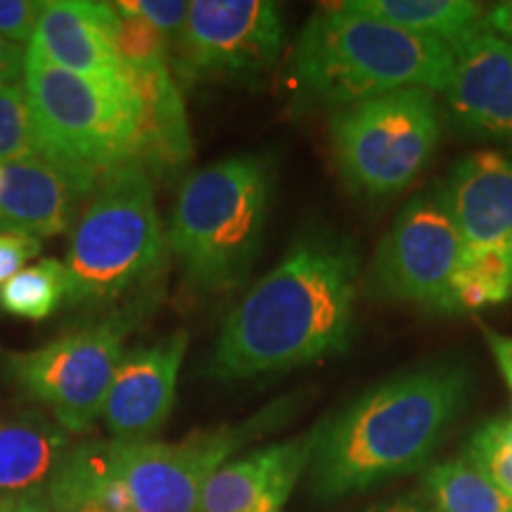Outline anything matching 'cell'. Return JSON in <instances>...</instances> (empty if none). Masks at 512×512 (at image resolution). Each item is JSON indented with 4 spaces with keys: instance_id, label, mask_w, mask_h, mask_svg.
I'll list each match as a JSON object with an SVG mask.
<instances>
[{
    "instance_id": "obj_23",
    "label": "cell",
    "mask_w": 512,
    "mask_h": 512,
    "mask_svg": "<svg viewBox=\"0 0 512 512\" xmlns=\"http://www.w3.org/2000/svg\"><path fill=\"white\" fill-rule=\"evenodd\" d=\"M69 290L64 261L41 259L0 287V309L22 320H46L53 316Z\"/></svg>"
},
{
    "instance_id": "obj_32",
    "label": "cell",
    "mask_w": 512,
    "mask_h": 512,
    "mask_svg": "<svg viewBox=\"0 0 512 512\" xmlns=\"http://www.w3.org/2000/svg\"><path fill=\"white\" fill-rule=\"evenodd\" d=\"M0 512H53V505L48 501L46 486H41L22 494L0 496Z\"/></svg>"
},
{
    "instance_id": "obj_22",
    "label": "cell",
    "mask_w": 512,
    "mask_h": 512,
    "mask_svg": "<svg viewBox=\"0 0 512 512\" xmlns=\"http://www.w3.org/2000/svg\"><path fill=\"white\" fill-rule=\"evenodd\" d=\"M422 486L425 498L437 512H512V498L505 496L465 453L432 465Z\"/></svg>"
},
{
    "instance_id": "obj_4",
    "label": "cell",
    "mask_w": 512,
    "mask_h": 512,
    "mask_svg": "<svg viewBox=\"0 0 512 512\" xmlns=\"http://www.w3.org/2000/svg\"><path fill=\"white\" fill-rule=\"evenodd\" d=\"M453 64V48L439 38L396 29L337 3L306 22L294 43L292 76L304 100L335 112L403 88L444 93Z\"/></svg>"
},
{
    "instance_id": "obj_8",
    "label": "cell",
    "mask_w": 512,
    "mask_h": 512,
    "mask_svg": "<svg viewBox=\"0 0 512 512\" xmlns=\"http://www.w3.org/2000/svg\"><path fill=\"white\" fill-rule=\"evenodd\" d=\"M304 394L280 396L233 425L195 430L174 444L121 441V475L136 512H200L204 486L233 453L297 415Z\"/></svg>"
},
{
    "instance_id": "obj_34",
    "label": "cell",
    "mask_w": 512,
    "mask_h": 512,
    "mask_svg": "<svg viewBox=\"0 0 512 512\" xmlns=\"http://www.w3.org/2000/svg\"><path fill=\"white\" fill-rule=\"evenodd\" d=\"M484 339L486 344H489L491 356H494V361L498 363V370H501V375L505 377V382H508L512 392V337L501 335V332L491 328H484Z\"/></svg>"
},
{
    "instance_id": "obj_13",
    "label": "cell",
    "mask_w": 512,
    "mask_h": 512,
    "mask_svg": "<svg viewBox=\"0 0 512 512\" xmlns=\"http://www.w3.org/2000/svg\"><path fill=\"white\" fill-rule=\"evenodd\" d=\"M98 185L43 155L0 162V233H67Z\"/></svg>"
},
{
    "instance_id": "obj_17",
    "label": "cell",
    "mask_w": 512,
    "mask_h": 512,
    "mask_svg": "<svg viewBox=\"0 0 512 512\" xmlns=\"http://www.w3.org/2000/svg\"><path fill=\"white\" fill-rule=\"evenodd\" d=\"M34 48L55 67L105 86H131L124 64L107 31L105 3L91 0H48L38 17Z\"/></svg>"
},
{
    "instance_id": "obj_12",
    "label": "cell",
    "mask_w": 512,
    "mask_h": 512,
    "mask_svg": "<svg viewBox=\"0 0 512 512\" xmlns=\"http://www.w3.org/2000/svg\"><path fill=\"white\" fill-rule=\"evenodd\" d=\"M456 64L444 91L458 131L512 152V43L475 29L453 46Z\"/></svg>"
},
{
    "instance_id": "obj_29",
    "label": "cell",
    "mask_w": 512,
    "mask_h": 512,
    "mask_svg": "<svg viewBox=\"0 0 512 512\" xmlns=\"http://www.w3.org/2000/svg\"><path fill=\"white\" fill-rule=\"evenodd\" d=\"M41 249L43 242L31 235L0 233V287L22 273L24 266L41 254Z\"/></svg>"
},
{
    "instance_id": "obj_18",
    "label": "cell",
    "mask_w": 512,
    "mask_h": 512,
    "mask_svg": "<svg viewBox=\"0 0 512 512\" xmlns=\"http://www.w3.org/2000/svg\"><path fill=\"white\" fill-rule=\"evenodd\" d=\"M128 79L143 107L136 164L152 181L174 176L192 159L190 121L181 88L171 76V67L131 74Z\"/></svg>"
},
{
    "instance_id": "obj_33",
    "label": "cell",
    "mask_w": 512,
    "mask_h": 512,
    "mask_svg": "<svg viewBox=\"0 0 512 512\" xmlns=\"http://www.w3.org/2000/svg\"><path fill=\"white\" fill-rule=\"evenodd\" d=\"M479 29L501 36L512 43V0H503V3L486 8L482 22H479Z\"/></svg>"
},
{
    "instance_id": "obj_15",
    "label": "cell",
    "mask_w": 512,
    "mask_h": 512,
    "mask_svg": "<svg viewBox=\"0 0 512 512\" xmlns=\"http://www.w3.org/2000/svg\"><path fill=\"white\" fill-rule=\"evenodd\" d=\"M313 441L309 430L228 460L204 486L200 512H280L309 472Z\"/></svg>"
},
{
    "instance_id": "obj_16",
    "label": "cell",
    "mask_w": 512,
    "mask_h": 512,
    "mask_svg": "<svg viewBox=\"0 0 512 512\" xmlns=\"http://www.w3.org/2000/svg\"><path fill=\"white\" fill-rule=\"evenodd\" d=\"M465 247H489L512 235V155L477 150L448 171L437 190Z\"/></svg>"
},
{
    "instance_id": "obj_11",
    "label": "cell",
    "mask_w": 512,
    "mask_h": 512,
    "mask_svg": "<svg viewBox=\"0 0 512 512\" xmlns=\"http://www.w3.org/2000/svg\"><path fill=\"white\" fill-rule=\"evenodd\" d=\"M463 252L465 242L437 192H420L403 204L384 233L363 287L370 297L434 311Z\"/></svg>"
},
{
    "instance_id": "obj_1",
    "label": "cell",
    "mask_w": 512,
    "mask_h": 512,
    "mask_svg": "<svg viewBox=\"0 0 512 512\" xmlns=\"http://www.w3.org/2000/svg\"><path fill=\"white\" fill-rule=\"evenodd\" d=\"M361 290L363 259L354 240L328 228L299 235L228 313L204 375L242 382L344 354Z\"/></svg>"
},
{
    "instance_id": "obj_9",
    "label": "cell",
    "mask_w": 512,
    "mask_h": 512,
    "mask_svg": "<svg viewBox=\"0 0 512 512\" xmlns=\"http://www.w3.org/2000/svg\"><path fill=\"white\" fill-rule=\"evenodd\" d=\"M131 325L128 318H95L43 347L10 354L5 375L64 432L83 434L102 418Z\"/></svg>"
},
{
    "instance_id": "obj_35",
    "label": "cell",
    "mask_w": 512,
    "mask_h": 512,
    "mask_svg": "<svg viewBox=\"0 0 512 512\" xmlns=\"http://www.w3.org/2000/svg\"><path fill=\"white\" fill-rule=\"evenodd\" d=\"M368 512H437L427 501L425 496H415V494H408V496H399V498H392V501L387 503H380L375 505V508H370Z\"/></svg>"
},
{
    "instance_id": "obj_19",
    "label": "cell",
    "mask_w": 512,
    "mask_h": 512,
    "mask_svg": "<svg viewBox=\"0 0 512 512\" xmlns=\"http://www.w3.org/2000/svg\"><path fill=\"white\" fill-rule=\"evenodd\" d=\"M69 446V434L46 415H0V496L46 486Z\"/></svg>"
},
{
    "instance_id": "obj_6",
    "label": "cell",
    "mask_w": 512,
    "mask_h": 512,
    "mask_svg": "<svg viewBox=\"0 0 512 512\" xmlns=\"http://www.w3.org/2000/svg\"><path fill=\"white\" fill-rule=\"evenodd\" d=\"M22 83L46 157L95 183L136 164L143 107L133 86L83 79L34 48H27Z\"/></svg>"
},
{
    "instance_id": "obj_5",
    "label": "cell",
    "mask_w": 512,
    "mask_h": 512,
    "mask_svg": "<svg viewBox=\"0 0 512 512\" xmlns=\"http://www.w3.org/2000/svg\"><path fill=\"white\" fill-rule=\"evenodd\" d=\"M275 190V162L245 152L183 178L166 245L183 278L202 292L235 290L259 259Z\"/></svg>"
},
{
    "instance_id": "obj_3",
    "label": "cell",
    "mask_w": 512,
    "mask_h": 512,
    "mask_svg": "<svg viewBox=\"0 0 512 512\" xmlns=\"http://www.w3.org/2000/svg\"><path fill=\"white\" fill-rule=\"evenodd\" d=\"M166 235L155 185L126 164L83 204L67 249V304L100 318H128L157 297L166 273Z\"/></svg>"
},
{
    "instance_id": "obj_31",
    "label": "cell",
    "mask_w": 512,
    "mask_h": 512,
    "mask_svg": "<svg viewBox=\"0 0 512 512\" xmlns=\"http://www.w3.org/2000/svg\"><path fill=\"white\" fill-rule=\"evenodd\" d=\"M24 57H27V48H19L0 36V88L22 83Z\"/></svg>"
},
{
    "instance_id": "obj_7",
    "label": "cell",
    "mask_w": 512,
    "mask_h": 512,
    "mask_svg": "<svg viewBox=\"0 0 512 512\" xmlns=\"http://www.w3.org/2000/svg\"><path fill=\"white\" fill-rule=\"evenodd\" d=\"M444 119L434 93L403 88L330 114V155L358 197L387 200L422 176L441 143Z\"/></svg>"
},
{
    "instance_id": "obj_21",
    "label": "cell",
    "mask_w": 512,
    "mask_h": 512,
    "mask_svg": "<svg viewBox=\"0 0 512 512\" xmlns=\"http://www.w3.org/2000/svg\"><path fill=\"white\" fill-rule=\"evenodd\" d=\"M512 299V254L508 242L465 247L448 290L434 313L460 316Z\"/></svg>"
},
{
    "instance_id": "obj_30",
    "label": "cell",
    "mask_w": 512,
    "mask_h": 512,
    "mask_svg": "<svg viewBox=\"0 0 512 512\" xmlns=\"http://www.w3.org/2000/svg\"><path fill=\"white\" fill-rule=\"evenodd\" d=\"M46 494L50 505H53V512H105L98 503H93L91 498L83 496L76 486L64 482V479L57 475L48 479Z\"/></svg>"
},
{
    "instance_id": "obj_28",
    "label": "cell",
    "mask_w": 512,
    "mask_h": 512,
    "mask_svg": "<svg viewBox=\"0 0 512 512\" xmlns=\"http://www.w3.org/2000/svg\"><path fill=\"white\" fill-rule=\"evenodd\" d=\"M41 12V0H0V36L19 48H29Z\"/></svg>"
},
{
    "instance_id": "obj_26",
    "label": "cell",
    "mask_w": 512,
    "mask_h": 512,
    "mask_svg": "<svg viewBox=\"0 0 512 512\" xmlns=\"http://www.w3.org/2000/svg\"><path fill=\"white\" fill-rule=\"evenodd\" d=\"M465 456L512 498V418H496L472 434Z\"/></svg>"
},
{
    "instance_id": "obj_2",
    "label": "cell",
    "mask_w": 512,
    "mask_h": 512,
    "mask_svg": "<svg viewBox=\"0 0 512 512\" xmlns=\"http://www.w3.org/2000/svg\"><path fill=\"white\" fill-rule=\"evenodd\" d=\"M472 370L430 361L363 392L313 432L309 486L318 501L363 494L420 470L470 403Z\"/></svg>"
},
{
    "instance_id": "obj_24",
    "label": "cell",
    "mask_w": 512,
    "mask_h": 512,
    "mask_svg": "<svg viewBox=\"0 0 512 512\" xmlns=\"http://www.w3.org/2000/svg\"><path fill=\"white\" fill-rule=\"evenodd\" d=\"M105 19L114 50H117L128 76L171 67L169 46H166L164 36L126 3H105Z\"/></svg>"
},
{
    "instance_id": "obj_36",
    "label": "cell",
    "mask_w": 512,
    "mask_h": 512,
    "mask_svg": "<svg viewBox=\"0 0 512 512\" xmlns=\"http://www.w3.org/2000/svg\"><path fill=\"white\" fill-rule=\"evenodd\" d=\"M508 249H510V254H512V235L508 238Z\"/></svg>"
},
{
    "instance_id": "obj_27",
    "label": "cell",
    "mask_w": 512,
    "mask_h": 512,
    "mask_svg": "<svg viewBox=\"0 0 512 512\" xmlns=\"http://www.w3.org/2000/svg\"><path fill=\"white\" fill-rule=\"evenodd\" d=\"M126 5L140 17H145L164 36L169 55L174 57L183 41L190 3H185V0H126Z\"/></svg>"
},
{
    "instance_id": "obj_14",
    "label": "cell",
    "mask_w": 512,
    "mask_h": 512,
    "mask_svg": "<svg viewBox=\"0 0 512 512\" xmlns=\"http://www.w3.org/2000/svg\"><path fill=\"white\" fill-rule=\"evenodd\" d=\"M188 351V335L159 339L121 358L102 420L112 439L150 441L169 420L176 403L178 375Z\"/></svg>"
},
{
    "instance_id": "obj_20",
    "label": "cell",
    "mask_w": 512,
    "mask_h": 512,
    "mask_svg": "<svg viewBox=\"0 0 512 512\" xmlns=\"http://www.w3.org/2000/svg\"><path fill=\"white\" fill-rule=\"evenodd\" d=\"M349 10L418 36L456 46L479 29L484 5L472 0H344Z\"/></svg>"
},
{
    "instance_id": "obj_10",
    "label": "cell",
    "mask_w": 512,
    "mask_h": 512,
    "mask_svg": "<svg viewBox=\"0 0 512 512\" xmlns=\"http://www.w3.org/2000/svg\"><path fill=\"white\" fill-rule=\"evenodd\" d=\"M287 41L283 10L271 0H192L171 67L188 83H247L278 64Z\"/></svg>"
},
{
    "instance_id": "obj_25",
    "label": "cell",
    "mask_w": 512,
    "mask_h": 512,
    "mask_svg": "<svg viewBox=\"0 0 512 512\" xmlns=\"http://www.w3.org/2000/svg\"><path fill=\"white\" fill-rule=\"evenodd\" d=\"M46 157L24 83L0 88V162Z\"/></svg>"
}]
</instances>
